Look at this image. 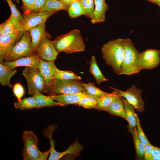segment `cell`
Segmentation results:
<instances>
[{
    "label": "cell",
    "mask_w": 160,
    "mask_h": 160,
    "mask_svg": "<svg viewBox=\"0 0 160 160\" xmlns=\"http://www.w3.org/2000/svg\"><path fill=\"white\" fill-rule=\"evenodd\" d=\"M8 3L11 11L12 14L19 21H21L23 16L16 5L11 0H6Z\"/></svg>",
    "instance_id": "36"
},
{
    "label": "cell",
    "mask_w": 160,
    "mask_h": 160,
    "mask_svg": "<svg viewBox=\"0 0 160 160\" xmlns=\"http://www.w3.org/2000/svg\"><path fill=\"white\" fill-rule=\"evenodd\" d=\"M15 0V1H16L17 2H19V1L20 0Z\"/></svg>",
    "instance_id": "44"
},
{
    "label": "cell",
    "mask_w": 160,
    "mask_h": 160,
    "mask_svg": "<svg viewBox=\"0 0 160 160\" xmlns=\"http://www.w3.org/2000/svg\"><path fill=\"white\" fill-rule=\"evenodd\" d=\"M80 0H61V2L65 5L69 7L73 2Z\"/></svg>",
    "instance_id": "41"
},
{
    "label": "cell",
    "mask_w": 160,
    "mask_h": 160,
    "mask_svg": "<svg viewBox=\"0 0 160 160\" xmlns=\"http://www.w3.org/2000/svg\"></svg>",
    "instance_id": "46"
},
{
    "label": "cell",
    "mask_w": 160,
    "mask_h": 160,
    "mask_svg": "<svg viewBox=\"0 0 160 160\" xmlns=\"http://www.w3.org/2000/svg\"><path fill=\"white\" fill-rule=\"evenodd\" d=\"M116 89L120 96L125 99L137 111L142 112L144 111L145 104L141 96L142 92L136 85H132L126 91Z\"/></svg>",
    "instance_id": "9"
},
{
    "label": "cell",
    "mask_w": 160,
    "mask_h": 160,
    "mask_svg": "<svg viewBox=\"0 0 160 160\" xmlns=\"http://www.w3.org/2000/svg\"><path fill=\"white\" fill-rule=\"evenodd\" d=\"M97 104V102L96 99L87 97L82 99L76 104L85 108L92 109H96Z\"/></svg>",
    "instance_id": "32"
},
{
    "label": "cell",
    "mask_w": 160,
    "mask_h": 160,
    "mask_svg": "<svg viewBox=\"0 0 160 160\" xmlns=\"http://www.w3.org/2000/svg\"><path fill=\"white\" fill-rule=\"evenodd\" d=\"M23 147L22 150L23 160H46L50 154V149L42 152L38 147V139L31 130L24 131L22 137Z\"/></svg>",
    "instance_id": "4"
},
{
    "label": "cell",
    "mask_w": 160,
    "mask_h": 160,
    "mask_svg": "<svg viewBox=\"0 0 160 160\" xmlns=\"http://www.w3.org/2000/svg\"><path fill=\"white\" fill-rule=\"evenodd\" d=\"M54 79L61 80H81L80 76L71 71H62L58 68L55 74Z\"/></svg>",
    "instance_id": "30"
},
{
    "label": "cell",
    "mask_w": 160,
    "mask_h": 160,
    "mask_svg": "<svg viewBox=\"0 0 160 160\" xmlns=\"http://www.w3.org/2000/svg\"><path fill=\"white\" fill-rule=\"evenodd\" d=\"M39 69L44 79L46 89L54 79V77L58 68L54 62L40 60Z\"/></svg>",
    "instance_id": "14"
},
{
    "label": "cell",
    "mask_w": 160,
    "mask_h": 160,
    "mask_svg": "<svg viewBox=\"0 0 160 160\" xmlns=\"http://www.w3.org/2000/svg\"><path fill=\"white\" fill-rule=\"evenodd\" d=\"M50 96L55 100L62 104L64 106L68 105L76 104L82 99L86 97H88L96 99L95 97L90 95L86 91L75 93L55 95Z\"/></svg>",
    "instance_id": "13"
},
{
    "label": "cell",
    "mask_w": 160,
    "mask_h": 160,
    "mask_svg": "<svg viewBox=\"0 0 160 160\" xmlns=\"http://www.w3.org/2000/svg\"><path fill=\"white\" fill-rule=\"evenodd\" d=\"M160 156V148L155 147L152 151L150 157L152 156Z\"/></svg>",
    "instance_id": "40"
},
{
    "label": "cell",
    "mask_w": 160,
    "mask_h": 160,
    "mask_svg": "<svg viewBox=\"0 0 160 160\" xmlns=\"http://www.w3.org/2000/svg\"><path fill=\"white\" fill-rule=\"evenodd\" d=\"M148 1L152 3H153L156 4L158 5H160V0H147Z\"/></svg>",
    "instance_id": "43"
},
{
    "label": "cell",
    "mask_w": 160,
    "mask_h": 160,
    "mask_svg": "<svg viewBox=\"0 0 160 160\" xmlns=\"http://www.w3.org/2000/svg\"><path fill=\"white\" fill-rule=\"evenodd\" d=\"M89 72L95 78L96 83L100 84L108 79L103 74L97 64L95 57L92 56L89 62Z\"/></svg>",
    "instance_id": "24"
},
{
    "label": "cell",
    "mask_w": 160,
    "mask_h": 160,
    "mask_svg": "<svg viewBox=\"0 0 160 160\" xmlns=\"http://www.w3.org/2000/svg\"><path fill=\"white\" fill-rule=\"evenodd\" d=\"M83 85L86 91L96 99L108 93L102 91L91 82H89L87 84L83 83Z\"/></svg>",
    "instance_id": "31"
},
{
    "label": "cell",
    "mask_w": 160,
    "mask_h": 160,
    "mask_svg": "<svg viewBox=\"0 0 160 160\" xmlns=\"http://www.w3.org/2000/svg\"><path fill=\"white\" fill-rule=\"evenodd\" d=\"M26 31L0 36V62H3L7 55L18 41Z\"/></svg>",
    "instance_id": "12"
},
{
    "label": "cell",
    "mask_w": 160,
    "mask_h": 160,
    "mask_svg": "<svg viewBox=\"0 0 160 160\" xmlns=\"http://www.w3.org/2000/svg\"><path fill=\"white\" fill-rule=\"evenodd\" d=\"M101 50L106 63L112 67L115 73L120 75L124 54L123 39L110 40L103 45Z\"/></svg>",
    "instance_id": "1"
},
{
    "label": "cell",
    "mask_w": 160,
    "mask_h": 160,
    "mask_svg": "<svg viewBox=\"0 0 160 160\" xmlns=\"http://www.w3.org/2000/svg\"><path fill=\"white\" fill-rule=\"evenodd\" d=\"M52 42L56 51L69 54L85 50V45L80 31L75 29L58 36Z\"/></svg>",
    "instance_id": "2"
},
{
    "label": "cell",
    "mask_w": 160,
    "mask_h": 160,
    "mask_svg": "<svg viewBox=\"0 0 160 160\" xmlns=\"http://www.w3.org/2000/svg\"><path fill=\"white\" fill-rule=\"evenodd\" d=\"M110 87L113 89V92L97 99V104L96 109L105 111L113 102L121 97L116 89Z\"/></svg>",
    "instance_id": "18"
},
{
    "label": "cell",
    "mask_w": 160,
    "mask_h": 160,
    "mask_svg": "<svg viewBox=\"0 0 160 160\" xmlns=\"http://www.w3.org/2000/svg\"><path fill=\"white\" fill-rule=\"evenodd\" d=\"M22 74L27 81L29 94L33 96L36 92H44L46 87L39 68L26 67Z\"/></svg>",
    "instance_id": "7"
},
{
    "label": "cell",
    "mask_w": 160,
    "mask_h": 160,
    "mask_svg": "<svg viewBox=\"0 0 160 160\" xmlns=\"http://www.w3.org/2000/svg\"><path fill=\"white\" fill-rule=\"evenodd\" d=\"M95 7L91 22L92 24L104 22L105 20V14L108 9L105 0H95Z\"/></svg>",
    "instance_id": "17"
},
{
    "label": "cell",
    "mask_w": 160,
    "mask_h": 160,
    "mask_svg": "<svg viewBox=\"0 0 160 160\" xmlns=\"http://www.w3.org/2000/svg\"><path fill=\"white\" fill-rule=\"evenodd\" d=\"M24 9L28 12H33L35 0H22Z\"/></svg>",
    "instance_id": "37"
},
{
    "label": "cell",
    "mask_w": 160,
    "mask_h": 160,
    "mask_svg": "<svg viewBox=\"0 0 160 160\" xmlns=\"http://www.w3.org/2000/svg\"><path fill=\"white\" fill-rule=\"evenodd\" d=\"M79 1L87 13V17L91 19L95 9V0H80Z\"/></svg>",
    "instance_id": "33"
},
{
    "label": "cell",
    "mask_w": 160,
    "mask_h": 160,
    "mask_svg": "<svg viewBox=\"0 0 160 160\" xmlns=\"http://www.w3.org/2000/svg\"><path fill=\"white\" fill-rule=\"evenodd\" d=\"M135 115L136 120L137 132V135L141 142L145 145L149 142L141 128L137 115L135 113Z\"/></svg>",
    "instance_id": "34"
},
{
    "label": "cell",
    "mask_w": 160,
    "mask_h": 160,
    "mask_svg": "<svg viewBox=\"0 0 160 160\" xmlns=\"http://www.w3.org/2000/svg\"><path fill=\"white\" fill-rule=\"evenodd\" d=\"M148 160H160V156H156L150 157Z\"/></svg>",
    "instance_id": "42"
},
{
    "label": "cell",
    "mask_w": 160,
    "mask_h": 160,
    "mask_svg": "<svg viewBox=\"0 0 160 160\" xmlns=\"http://www.w3.org/2000/svg\"><path fill=\"white\" fill-rule=\"evenodd\" d=\"M84 147L78 142L76 140V141L68 147V148L62 152H58L55 150L50 151L49 160H58L68 154H71L75 157L80 156V152L83 150Z\"/></svg>",
    "instance_id": "16"
},
{
    "label": "cell",
    "mask_w": 160,
    "mask_h": 160,
    "mask_svg": "<svg viewBox=\"0 0 160 160\" xmlns=\"http://www.w3.org/2000/svg\"><path fill=\"white\" fill-rule=\"evenodd\" d=\"M34 55L35 50L32 45L30 33L29 31H26L20 40L7 55L4 60L7 62H12Z\"/></svg>",
    "instance_id": "6"
},
{
    "label": "cell",
    "mask_w": 160,
    "mask_h": 160,
    "mask_svg": "<svg viewBox=\"0 0 160 160\" xmlns=\"http://www.w3.org/2000/svg\"><path fill=\"white\" fill-rule=\"evenodd\" d=\"M68 7L60 0H47L41 12H57L60 10L67 11Z\"/></svg>",
    "instance_id": "26"
},
{
    "label": "cell",
    "mask_w": 160,
    "mask_h": 160,
    "mask_svg": "<svg viewBox=\"0 0 160 160\" xmlns=\"http://www.w3.org/2000/svg\"><path fill=\"white\" fill-rule=\"evenodd\" d=\"M155 147V146L153 145L150 142L145 145L144 158L145 160H148Z\"/></svg>",
    "instance_id": "39"
},
{
    "label": "cell",
    "mask_w": 160,
    "mask_h": 160,
    "mask_svg": "<svg viewBox=\"0 0 160 160\" xmlns=\"http://www.w3.org/2000/svg\"><path fill=\"white\" fill-rule=\"evenodd\" d=\"M105 111L111 114L122 117L127 121L122 97L113 102Z\"/></svg>",
    "instance_id": "22"
},
{
    "label": "cell",
    "mask_w": 160,
    "mask_h": 160,
    "mask_svg": "<svg viewBox=\"0 0 160 160\" xmlns=\"http://www.w3.org/2000/svg\"><path fill=\"white\" fill-rule=\"evenodd\" d=\"M83 82L79 80L54 79L44 92L49 96L68 94L85 91Z\"/></svg>",
    "instance_id": "5"
},
{
    "label": "cell",
    "mask_w": 160,
    "mask_h": 160,
    "mask_svg": "<svg viewBox=\"0 0 160 160\" xmlns=\"http://www.w3.org/2000/svg\"><path fill=\"white\" fill-rule=\"evenodd\" d=\"M35 55L40 60L54 62L58 53L55 49L52 41L46 36L40 41L35 50Z\"/></svg>",
    "instance_id": "8"
},
{
    "label": "cell",
    "mask_w": 160,
    "mask_h": 160,
    "mask_svg": "<svg viewBox=\"0 0 160 160\" xmlns=\"http://www.w3.org/2000/svg\"><path fill=\"white\" fill-rule=\"evenodd\" d=\"M47 0H35L33 8V12H41Z\"/></svg>",
    "instance_id": "38"
},
{
    "label": "cell",
    "mask_w": 160,
    "mask_h": 160,
    "mask_svg": "<svg viewBox=\"0 0 160 160\" xmlns=\"http://www.w3.org/2000/svg\"><path fill=\"white\" fill-rule=\"evenodd\" d=\"M123 103L125 111L128 122L132 132L133 129L137 127L136 120L135 115L134 107L129 104L124 97H122Z\"/></svg>",
    "instance_id": "25"
},
{
    "label": "cell",
    "mask_w": 160,
    "mask_h": 160,
    "mask_svg": "<svg viewBox=\"0 0 160 160\" xmlns=\"http://www.w3.org/2000/svg\"><path fill=\"white\" fill-rule=\"evenodd\" d=\"M158 6L160 7V5H158Z\"/></svg>",
    "instance_id": "45"
},
{
    "label": "cell",
    "mask_w": 160,
    "mask_h": 160,
    "mask_svg": "<svg viewBox=\"0 0 160 160\" xmlns=\"http://www.w3.org/2000/svg\"><path fill=\"white\" fill-rule=\"evenodd\" d=\"M13 91L18 101H20L24 94V89L23 86L19 82L15 83L13 86Z\"/></svg>",
    "instance_id": "35"
},
{
    "label": "cell",
    "mask_w": 160,
    "mask_h": 160,
    "mask_svg": "<svg viewBox=\"0 0 160 160\" xmlns=\"http://www.w3.org/2000/svg\"><path fill=\"white\" fill-rule=\"evenodd\" d=\"M14 105L15 108L22 110H30L37 108L35 99L33 96L25 98L20 101L15 102Z\"/></svg>",
    "instance_id": "28"
},
{
    "label": "cell",
    "mask_w": 160,
    "mask_h": 160,
    "mask_svg": "<svg viewBox=\"0 0 160 160\" xmlns=\"http://www.w3.org/2000/svg\"><path fill=\"white\" fill-rule=\"evenodd\" d=\"M56 12H29L23 16L20 23L24 30L28 31L31 28L41 24L45 23L48 18Z\"/></svg>",
    "instance_id": "10"
},
{
    "label": "cell",
    "mask_w": 160,
    "mask_h": 160,
    "mask_svg": "<svg viewBox=\"0 0 160 160\" xmlns=\"http://www.w3.org/2000/svg\"><path fill=\"white\" fill-rule=\"evenodd\" d=\"M140 68L152 69L157 67L160 62V51L156 49H148L139 52Z\"/></svg>",
    "instance_id": "11"
},
{
    "label": "cell",
    "mask_w": 160,
    "mask_h": 160,
    "mask_svg": "<svg viewBox=\"0 0 160 160\" xmlns=\"http://www.w3.org/2000/svg\"><path fill=\"white\" fill-rule=\"evenodd\" d=\"M45 27V23H43L32 28L28 31L30 33L32 45L35 50L40 41L46 36Z\"/></svg>",
    "instance_id": "23"
},
{
    "label": "cell",
    "mask_w": 160,
    "mask_h": 160,
    "mask_svg": "<svg viewBox=\"0 0 160 160\" xmlns=\"http://www.w3.org/2000/svg\"><path fill=\"white\" fill-rule=\"evenodd\" d=\"M35 99L37 109L45 107H51L55 105L64 106L60 103L56 102L50 96H45L42 93L36 92L33 96Z\"/></svg>",
    "instance_id": "20"
},
{
    "label": "cell",
    "mask_w": 160,
    "mask_h": 160,
    "mask_svg": "<svg viewBox=\"0 0 160 160\" xmlns=\"http://www.w3.org/2000/svg\"><path fill=\"white\" fill-rule=\"evenodd\" d=\"M124 54L120 75H131L140 71L139 52L136 48L131 39H123Z\"/></svg>",
    "instance_id": "3"
},
{
    "label": "cell",
    "mask_w": 160,
    "mask_h": 160,
    "mask_svg": "<svg viewBox=\"0 0 160 160\" xmlns=\"http://www.w3.org/2000/svg\"><path fill=\"white\" fill-rule=\"evenodd\" d=\"M67 11L71 18H76L82 15L87 16V15L79 1L72 3L69 6Z\"/></svg>",
    "instance_id": "27"
},
{
    "label": "cell",
    "mask_w": 160,
    "mask_h": 160,
    "mask_svg": "<svg viewBox=\"0 0 160 160\" xmlns=\"http://www.w3.org/2000/svg\"><path fill=\"white\" fill-rule=\"evenodd\" d=\"M39 62L40 59L34 55L29 57H22L13 61L3 62L1 63L10 69H13L17 67L21 66L39 68Z\"/></svg>",
    "instance_id": "15"
},
{
    "label": "cell",
    "mask_w": 160,
    "mask_h": 160,
    "mask_svg": "<svg viewBox=\"0 0 160 160\" xmlns=\"http://www.w3.org/2000/svg\"><path fill=\"white\" fill-rule=\"evenodd\" d=\"M17 70L11 69L2 63H0V83L3 86L12 87L10 80L11 77L16 73Z\"/></svg>",
    "instance_id": "21"
},
{
    "label": "cell",
    "mask_w": 160,
    "mask_h": 160,
    "mask_svg": "<svg viewBox=\"0 0 160 160\" xmlns=\"http://www.w3.org/2000/svg\"><path fill=\"white\" fill-rule=\"evenodd\" d=\"M5 22L2 35L8 34L24 30L20 22L12 14Z\"/></svg>",
    "instance_id": "19"
},
{
    "label": "cell",
    "mask_w": 160,
    "mask_h": 160,
    "mask_svg": "<svg viewBox=\"0 0 160 160\" xmlns=\"http://www.w3.org/2000/svg\"><path fill=\"white\" fill-rule=\"evenodd\" d=\"M131 132L133 136L137 156L139 158H142L144 156L145 145L138 137L136 127L133 128Z\"/></svg>",
    "instance_id": "29"
}]
</instances>
